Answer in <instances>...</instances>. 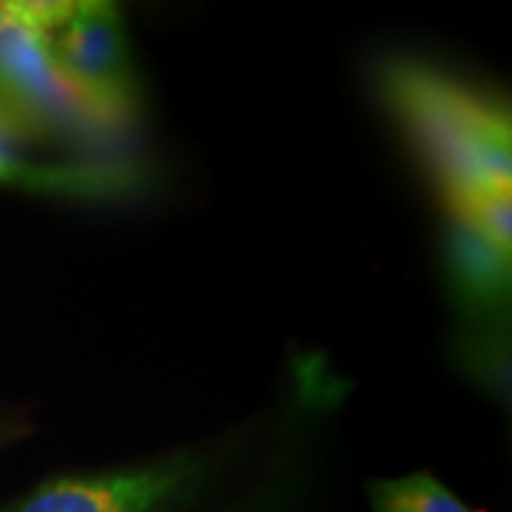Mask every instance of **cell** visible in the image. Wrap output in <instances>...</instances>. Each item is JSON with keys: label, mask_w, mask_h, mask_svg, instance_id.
I'll return each mask as SVG.
<instances>
[{"label": "cell", "mask_w": 512, "mask_h": 512, "mask_svg": "<svg viewBox=\"0 0 512 512\" xmlns=\"http://www.w3.org/2000/svg\"><path fill=\"white\" fill-rule=\"evenodd\" d=\"M382 91L446 200L470 190L512 188L508 107L415 62L387 64Z\"/></svg>", "instance_id": "1"}, {"label": "cell", "mask_w": 512, "mask_h": 512, "mask_svg": "<svg viewBox=\"0 0 512 512\" xmlns=\"http://www.w3.org/2000/svg\"><path fill=\"white\" fill-rule=\"evenodd\" d=\"M0 107L24 136H88L107 124L57 67L50 36L0 12Z\"/></svg>", "instance_id": "2"}, {"label": "cell", "mask_w": 512, "mask_h": 512, "mask_svg": "<svg viewBox=\"0 0 512 512\" xmlns=\"http://www.w3.org/2000/svg\"><path fill=\"white\" fill-rule=\"evenodd\" d=\"M207 465L192 453L140 467L62 477L0 512H171L200 486Z\"/></svg>", "instance_id": "3"}, {"label": "cell", "mask_w": 512, "mask_h": 512, "mask_svg": "<svg viewBox=\"0 0 512 512\" xmlns=\"http://www.w3.org/2000/svg\"><path fill=\"white\" fill-rule=\"evenodd\" d=\"M57 67L100 119L119 124L136 110V74L117 5L76 3L50 34Z\"/></svg>", "instance_id": "4"}, {"label": "cell", "mask_w": 512, "mask_h": 512, "mask_svg": "<svg viewBox=\"0 0 512 512\" xmlns=\"http://www.w3.org/2000/svg\"><path fill=\"white\" fill-rule=\"evenodd\" d=\"M441 261L463 325L508 323L510 252L491 245L467 223L448 219Z\"/></svg>", "instance_id": "5"}, {"label": "cell", "mask_w": 512, "mask_h": 512, "mask_svg": "<svg viewBox=\"0 0 512 512\" xmlns=\"http://www.w3.org/2000/svg\"><path fill=\"white\" fill-rule=\"evenodd\" d=\"M463 373L496 399L510 396V332L508 323L463 325L456 342Z\"/></svg>", "instance_id": "6"}, {"label": "cell", "mask_w": 512, "mask_h": 512, "mask_svg": "<svg viewBox=\"0 0 512 512\" xmlns=\"http://www.w3.org/2000/svg\"><path fill=\"white\" fill-rule=\"evenodd\" d=\"M375 512H472L427 472L370 484Z\"/></svg>", "instance_id": "7"}, {"label": "cell", "mask_w": 512, "mask_h": 512, "mask_svg": "<svg viewBox=\"0 0 512 512\" xmlns=\"http://www.w3.org/2000/svg\"><path fill=\"white\" fill-rule=\"evenodd\" d=\"M451 219L470 226L503 252H512V188H482L446 200Z\"/></svg>", "instance_id": "8"}, {"label": "cell", "mask_w": 512, "mask_h": 512, "mask_svg": "<svg viewBox=\"0 0 512 512\" xmlns=\"http://www.w3.org/2000/svg\"><path fill=\"white\" fill-rule=\"evenodd\" d=\"M235 512H280V501L278 496H264V498H256L249 505H242L240 510Z\"/></svg>", "instance_id": "9"}]
</instances>
